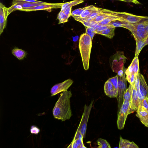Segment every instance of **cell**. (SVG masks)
<instances>
[{
	"label": "cell",
	"instance_id": "cell-1",
	"mask_svg": "<svg viewBox=\"0 0 148 148\" xmlns=\"http://www.w3.org/2000/svg\"><path fill=\"white\" fill-rule=\"evenodd\" d=\"M72 96L71 91H65L60 95L53 109L54 118L64 121L69 119L72 116L70 98Z\"/></svg>",
	"mask_w": 148,
	"mask_h": 148
},
{
	"label": "cell",
	"instance_id": "cell-2",
	"mask_svg": "<svg viewBox=\"0 0 148 148\" xmlns=\"http://www.w3.org/2000/svg\"><path fill=\"white\" fill-rule=\"evenodd\" d=\"M91 37L86 33L82 34L79 37V49L84 69H88L90 56L92 46Z\"/></svg>",
	"mask_w": 148,
	"mask_h": 148
},
{
	"label": "cell",
	"instance_id": "cell-3",
	"mask_svg": "<svg viewBox=\"0 0 148 148\" xmlns=\"http://www.w3.org/2000/svg\"><path fill=\"white\" fill-rule=\"evenodd\" d=\"M125 24L124 28L129 29L133 34L135 39L142 40L145 42L148 36L145 25L139 22L135 24L129 23L123 21Z\"/></svg>",
	"mask_w": 148,
	"mask_h": 148
},
{
	"label": "cell",
	"instance_id": "cell-4",
	"mask_svg": "<svg viewBox=\"0 0 148 148\" xmlns=\"http://www.w3.org/2000/svg\"><path fill=\"white\" fill-rule=\"evenodd\" d=\"M139 72V62L138 57H134L131 63L126 69L125 71L126 79L132 85L135 84Z\"/></svg>",
	"mask_w": 148,
	"mask_h": 148
},
{
	"label": "cell",
	"instance_id": "cell-5",
	"mask_svg": "<svg viewBox=\"0 0 148 148\" xmlns=\"http://www.w3.org/2000/svg\"><path fill=\"white\" fill-rule=\"evenodd\" d=\"M127 58L123 51H118L110 58V63L112 71L117 73L120 70L123 69Z\"/></svg>",
	"mask_w": 148,
	"mask_h": 148
},
{
	"label": "cell",
	"instance_id": "cell-6",
	"mask_svg": "<svg viewBox=\"0 0 148 148\" xmlns=\"http://www.w3.org/2000/svg\"><path fill=\"white\" fill-rule=\"evenodd\" d=\"M93 101L94 100H92L89 106L85 104L82 118L77 130L81 133L83 138L85 137L88 121Z\"/></svg>",
	"mask_w": 148,
	"mask_h": 148
},
{
	"label": "cell",
	"instance_id": "cell-7",
	"mask_svg": "<svg viewBox=\"0 0 148 148\" xmlns=\"http://www.w3.org/2000/svg\"><path fill=\"white\" fill-rule=\"evenodd\" d=\"M124 73L123 75L120 77L118 75V93L116 97L118 101V114L123 102V95L124 92L127 89V79L125 77V71L126 69L124 67Z\"/></svg>",
	"mask_w": 148,
	"mask_h": 148
},
{
	"label": "cell",
	"instance_id": "cell-8",
	"mask_svg": "<svg viewBox=\"0 0 148 148\" xmlns=\"http://www.w3.org/2000/svg\"><path fill=\"white\" fill-rule=\"evenodd\" d=\"M115 16L119 17L120 20L132 24L139 23L145 16L136 15L126 12H116Z\"/></svg>",
	"mask_w": 148,
	"mask_h": 148
},
{
	"label": "cell",
	"instance_id": "cell-9",
	"mask_svg": "<svg viewBox=\"0 0 148 148\" xmlns=\"http://www.w3.org/2000/svg\"><path fill=\"white\" fill-rule=\"evenodd\" d=\"M63 3H48L47 4H43L33 7L23 8L20 11L29 12L39 10H46L50 12L52 9L61 8Z\"/></svg>",
	"mask_w": 148,
	"mask_h": 148
},
{
	"label": "cell",
	"instance_id": "cell-10",
	"mask_svg": "<svg viewBox=\"0 0 148 148\" xmlns=\"http://www.w3.org/2000/svg\"><path fill=\"white\" fill-rule=\"evenodd\" d=\"M73 83V80L69 79L55 85L51 89V96H53L60 92L67 90Z\"/></svg>",
	"mask_w": 148,
	"mask_h": 148
},
{
	"label": "cell",
	"instance_id": "cell-11",
	"mask_svg": "<svg viewBox=\"0 0 148 148\" xmlns=\"http://www.w3.org/2000/svg\"><path fill=\"white\" fill-rule=\"evenodd\" d=\"M8 8L5 6L2 3H0V35L3 32L5 27L8 16Z\"/></svg>",
	"mask_w": 148,
	"mask_h": 148
},
{
	"label": "cell",
	"instance_id": "cell-12",
	"mask_svg": "<svg viewBox=\"0 0 148 148\" xmlns=\"http://www.w3.org/2000/svg\"><path fill=\"white\" fill-rule=\"evenodd\" d=\"M83 138V136L80 132L77 130L73 139L67 148H86L84 145Z\"/></svg>",
	"mask_w": 148,
	"mask_h": 148
},
{
	"label": "cell",
	"instance_id": "cell-13",
	"mask_svg": "<svg viewBox=\"0 0 148 148\" xmlns=\"http://www.w3.org/2000/svg\"><path fill=\"white\" fill-rule=\"evenodd\" d=\"M105 93L110 98H116L118 93L117 90L112 82L108 79L105 83L104 86Z\"/></svg>",
	"mask_w": 148,
	"mask_h": 148
},
{
	"label": "cell",
	"instance_id": "cell-14",
	"mask_svg": "<svg viewBox=\"0 0 148 148\" xmlns=\"http://www.w3.org/2000/svg\"><path fill=\"white\" fill-rule=\"evenodd\" d=\"M137 77L138 79L139 86L140 92L144 98L147 97L148 94V86L144 76L139 72Z\"/></svg>",
	"mask_w": 148,
	"mask_h": 148
},
{
	"label": "cell",
	"instance_id": "cell-15",
	"mask_svg": "<svg viewBox=\"0 0 148 148\" xmlns=\"http://www.w3.org/2000/svg\"><path fill=\"white\" fill-rule=\"evenodd\" d=\"M115 11L104 9L102 12L97 15L90 22L96 23H99L110 16L115 15Z\"/></svg>",
	"mask_w": 148,
	"mask_h": 148
},
{
	"label": "cell",
	"instance_id": "cell-16",
	"mask_svg": "<svg viewBox=\"0 0 148 148\" xmlns=\"http://www.w3.org/2000/svg\"><path fill=\"white\" fill-rule=\"evenodd\" d=\"M120 110L127 117L128 114L136 111L132 108L131 102L129 101L125 100H123Z\"/></svg>",
	"mask_w": 148,
	"mask_h": 148
},
{
	"label": "cell",
	"instance_id": "cell-17",
	"mask_svg": "<svg viewBox=\"0 0 148 148\" xmlns=\"http://www.w3.org/2000/svg\"><path fill=\"white\" fill-rule=\"evenodd\" d=\"M132 86L133 89L131 105L132 108L136 111L138 108L140 103V100L138 97L134 85H132Z\"/></svg>",
	"mask_w": 148,
	"mask_h": 148
},
{
	"label": "cell",
	"instance_id": "cell-18",
	"mask_svg": "<svg viewBox=\"0 0 148 148\" xmlns=\"http://www.w3.org/2000/svg\"><path fill=\"white\" fill-rule=\"evenodd\" d=\"M138 147L133 142L123 139L121 136L120 138L119 148H138Z\"/></svg>",
	"mask_w": 148,
	"mask_h": 148
},
{
	"label": "cell",
	"instance_id": "cell-19",
	"mask_svg": "<svg viewBox=\"0 0 148 148\" xmlns=\"http://www.w3.org/2000/svg\"><path fill=\"white\" fill-rule=\"evenodd\" d=\"M99 8L95 7L93 5H90L84 7V9L80 16L82 18H85L92 12L98 11Z\"/></svg>",
	"mask_w": 148,
	"mask_h": 148
},
{
	"label": "cell",
	"instance_id": "cell-20",
	"mask_svg": "<svg viewBox=\"0 0 148 148\" xmlns=\"http://www.w3.org/2000/svg\"><path fill=\"white\" fill-rule=\"evenodd\" d=\"M115 27H110L106 29L100 31L96 32V34L105 36L109 38H113L115 35Z\"/></svg>",
	"mask_w": 148,
	"mask_h": 148
},
{
	"label": "cell",
	"instance_id": "cell-21",
	"mask_svg": "<svg viewBox=\"0 0 148 148\" xmlns=\"http://www.w3.org/2000/svg\"><path fill=\"white\" fill-rule=\"evenodd\" d=\"M12 4H15L18 5H21L23 8H30L43 4L31 3L17 0H13Z\"/></svg>",
	"mask_w": 148,
	"mask_h": 148
},
{
	"label": "cell",
	"instance_id": "cell-22",
	"mask_svg": "<svg viewBox=\"0 0 148 148\" xmlns=\"http://www.w3.org/2000/svg\"><path fill=\"white\" fill-rule=\"evenodd\" d=\"M12 53L19 60L23 59L26 57L27 54L26 52L16 47L12 49Z\"/></svg>",
	"mask_w": 148,
	"mask_h": 148
},
{
	"label": "cell",
	"instance_id": "cell-23",
	"mask_svg": "<svg viewBox=\"0 0 148 148\" xmlns=\"http://www.w3.org/2000/svg\"><path fill=\"white\" fill-rule=\"evenodd\" d=\"M117 20H120L119 17L116 16L112 15L105 18L101 22L97 23L99 25H107L111 22Z\"/></svg>",
	"mask_w": 148,
	"mask_h": 148
},
{
	"label": "cell",
	"instance_id": "cell-24",
	"mask_svg": "<svg viewBox=\"0 0 148 148\" xmlns=\"http://www.w3.org/2000/svg\"><path fill=\"white\" fill-rule=\"evenodd\" d=\"M133 86L130 84L128 88L124 92L123 95V100H128L131 103L132 95V92Z\"/></svg>",
	"mask_w": 148,
	"mask_h": 148
},
{
	"label": "cell",
	"instance_id": "cell-25",
	"mask_svg": "<svg viewBox=\"0 0 148 148\" xmlns=\"http://www.w3.org/2000/svg\"><path fill=\"white\" fill-rule=\"evenodd\" d=\"M135 40L136 44L135 56V57H136L138 56L142 49L146 45L145 42L142 40Z\"/></svg>",
	"mask_w": 148,
	"mask_h": 148
},
{
	"label": "cell",
	"instance_id": "cell-26",
	"mask_svg": "<svg viewBox=\"0 0 148 148\" xmlns=\"http://www.w3.org/2000/svg\"><path fill=\"white\" fill-rule=\"evenodd\" d=\"M84 1L83 0H74L67 2L64 3L62 6L61 11H63L65 8L68 5L74 6L82 3Z\"/></svg>",
	"mask_w": 148,
	"mask_h": 148
},
{
	"label": "cell",
	"instance_id": "cell-27",
	"mask_svg": "<svg viewBox=\"0 0 148 148\" xmlns=\"http://www.w3.org/2000/svg\"><path fill=\"white\" fill-rule=\"evenodd\" d=\"M99 148H110L111 147L108 143L106 140L102 138H99L97 141Z\"/></svg>",
	"mask_w": 148,
	"mask_h": 148
},
{
	"label": "cell",
	"instance_id": "cell-28",
	"mask_svg": "<svg viewBox=\"0 0 148 148\" xmlns=\"http://www.w3.org/2000/svg\"><path fill=\"white\" fill-rule=\"evenodd\" d=\"M68 18L63 11H60L58 15L57 19L59 21L58 23L60 24L67 22L68 21Z\"/></svg>",
	"mask_w": 148,
	"mask_h": 148
},
{
	"label": "cell",
	"instance_id": "cell-29",
	"mask_svg": "<svg viewBox=\"0 0 148 148\" xmlns=\"http://www.w3.org/2000/svg\"><path fill=\"white\" fill-rule=\"evenodd\" d=\"M111 27H122L124 28L125 25L123 22L121 20H117L111 22L108 25Z\"/></svg>",
	"mask_w": 148,
	"mask_h": 148
},
{
	"label": "cell",
	"instance_id": "cell-30",
	"mask_svg": "<svg viewBox=\"0 0 148 148\" xmlns=\"http://www.w3.org/2000/svg\"><path fill=\"white\" fill-rule=\"evenodd\" d=\"M136 111V116L139 119L145 116L148 115V113L142 108L140 103L139 104L138 109Z\"/></svg>",
	"mask_w": 148,
	"mask_h": 148
},
{
	"label": "cell",
	"instance_id": "cell-31",
	"mask_svg": "<svg viewBox=\"0 0 148 148\" xmlns=\"http://www.w3.org/2000/svg\"><path fill=\"white\" fill-rule=\"evenodd\" d=\"M22 6L15 4H12V5L8 8V14L9 15L12 12L16 10H20L23 9Z\"/></svg>",
	"mask_w": 148,
	"mask_h": 148
},
{
	"label": "cell",
	"instance_id": "cell-32",
	"mask_svg": "<svg viewBox=\"0 0 148 148\" xmlns=\"http://www.w3.org/2000/svg\"><path fill=\"white\" fill-rule=\"evenodd\" d=\"M84 9L83 8H79L76 9L72 12L71 16L73 17L74 16H80Z\"/></svg>",
	"mask_w": 148,
	"mask_h": 148
},
{
	"label": "cell",
	"instance_id": "cell-33",
	"mask_svg": "<svg viewBox=\"0 0 148 148\" xmlns=\"http://www.w3.org/2000/svg\"><path fill=\"white\" fill-rule=\"evenodd\" d=\"M112 83L115 88L118 90V76L116 75L114 77L108 79Z\"/></svg>",
	"mask_w": 148,
	"mask_h": 148
},
{
	"label": "cell",
	"instance_id": "cell-34",
	"mask_svg": "<svg viewBox=\"0 0 148 148\" xmlns=\"http://www.w3.org/2000/svg\"><path fill=\"white\" fill-rule=\"evenodd\" d=\"M140 103L141 104L142 108L146 110L148 108V98L147 97H145L142 102H140Z\"/></svg>",
	"mask_w": 148,
	"mask_h": 148
},
{
	"label": "cell",
	"instance_id": "cell-35",
	"mask_svg": "<svg viewBox=\"0 0 148 148\" xmlns=\"http://www.w3.org/2000/svg\"><path fill=\"white\" fill-rule=\"evenodd\" d=\"M85 33L90 36L92 40L94 35L96 34L95 31L91 30L90 27L86 28Z\"/></svg>",
	"mask_w": 148,
	"mask_h": 148
},
{
	"label": "cell",
	"instance_id": "cell-36",
	"mask_svg": "<svg viewBox=\"0 0 148 148\" xmlns=\"http://www.w3.org/2000/svg\"><path fill=\"white\" fill-rule=\"evenodd\" d=\"M72 7L70 5H68L65 8L63 11L65 14L68 18L71 16Z\"/></svg>",
	"mask_w": 148,
	"mask_h": 148
},
{
	"label": "cell",
	"instance_id": "cell-37",
	"mask_svg": "<svg viewBox=\"0 0 148 148\" xmlns=\"http://www.w3.org/2000/svg\"><path fill=\"white\" fill-rule=\"evenodd\" d=\"M30 131L31 133L37 135L40 132V130L35 125H32L31 126Z\"/></svg>",
	"mask_w": 148,
	"mask_h": 148
},
{
	"label": "cell",
	"instance_id": "cell-38",
	"mask_svg": "<svg viewBox=\"0 0 148 148\" xmlns=\"http://www.w3.org/2000/svg\"><path fill=\"white\" fill-rule=\"evenodd\" d=\"M140 22L142 23L145 25V30L148 34V16H145Z\"/></svg>",
	"mask_w": 148,
	"mask_h": 148
},
{
	"label": "cell",
	"instance_id": "cell-39",
	"mask_svg": "<svg viewBox=\"0 0 148 148\" xmlns=\"http://www.w3.org/2000/svg\"><path fill=\"white\" fill-rule=\"evenodd\" d=\"M139 119L145 126L148 127V115L145 116Z\"/></svg>",
	"mask_w": 148,
	"mask_h": 148
},
{
	"label": "cell",
	"instance_id": "cell-40",
	"mask_svg": "<svg viewBox=\"0 0 148 148\" xmlns=\"http://www.w3.org/2000/svg\"><path fill=\"white\" fill-rule=\"evenodd\" d=\"M110 26L108 25H98L97 28L96 29L95 32L100 31L104 30Z\"/></svg>",
	"mask_w": 148,
	"mask_h": 148
},
{
	"label": "cell",
	"instance_id": "cell-41",
	"mask_svg": "<svg viewBox=\"0 0 148 148\" xmlns=\"http://www.w3.org/2000/svg\"><path fill=\"white\" fill-rule=\"evenodd\" d=\"M17 0L25 1H26V2H31V3H41V4H47L48 3L47 2L41 1H37V0Z\"/></svg>",
	"mask_w": 148,
	"mask_h": 148
},
{
	"label": "cell",
	"instance_id": "cell-42",
	"mask_svg": "<svg viewBox=\"0 0 148 148\" xmlns=\"http://www.w3.org/2000/svg\"><path fill=\"white\" fill-rule=\"evenodd\" d=\"M136 4H140L141 3L137 0H116Z\"/></svg>",
	"mask_w": 148,
	"mask_h": 148
},
{
	"label": "cell",
	"instance_id": "cell-43",
	"mask_svg": "<svg viewBox=\"0 0 148 148\" xmlns=\"http://www.w3.org/2000/svg\"><path fill=\"white\" fill-rule=\"evenodd\" d=\"M124 68L123 69L120 70L117 73V75L121 77H122L124 74Z\"/></svg>",
	"mask_w": 148,
	"mask_h": 148
},
{
	"label": "cell",
	"instance_id": "cell-44",
	"mask_svg": "<svg viewBox=\"0 0 148 148\" xmlns=\"http://www.w3.org/2000/svg\"><path fill=\"white\" fill-rule=\"evenodd\" d=\"M144 42L146 45H148V36Z\"/></svg>",
	"mask_w": 148,
	"mask_h": 148
},
{
	"label": "cell",
	"instance_id": "cell-45",
	"mask_svg": "<svg viewBox=\"0 0 148 148\" xmlns=\"http://www.w3.org/2000/svg\"><path fill=\"white\" fill-rule=\"evenodd\" d=\"M145 111L148 113V108Z\"/></svg>",
	"mask_w": 148,
	"mask_h": 148
},
{
	"label": "cell",
	"instance_id": "cell-46",
	"mask_svg": "<svg viewBox=\"0 0 148 148\" xmlns=\"http://www.w3.org/2000/svg\"><path fill=\"white\" fill-rule=\"evenodd\" d=\"M147 97L148 98V94L147 96Z\"/></svg>",
	"mask_w": 148,
	"mask_h": 148
}]
</instances>
